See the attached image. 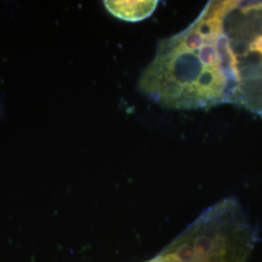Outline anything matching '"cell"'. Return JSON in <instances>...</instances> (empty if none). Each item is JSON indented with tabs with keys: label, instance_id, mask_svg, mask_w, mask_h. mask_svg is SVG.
I'll use <instances>...</instances> for the list:
<instances>
[{
	"label": "cell",
	"instance_id": "cell-1",
	"mask_svg": "<svg viewBox=\"0 0 262 262\" xmlns=\"http://www.w3.org/2000/svg\"><path fill=\"white\" fill-rule=\"evenodd\" d=\"M231 1H209L183 31L161 40L138 89L169 110L234 103L236 76L225 29Z\"/></svg>",
	"mask_w": 262,
	"mask_h": 262
},
{
	"label": "cell",
	"instance_id": "cell-2",
	"mask_svg": "<svg viewBox=\"0 0 262 262\" xmlns=\"http://www.w3.org/2000/svg\"><path fill=\"white\" fill-rule=\"evenodd\" d=\"M256 232L238 201L212 205L158 254L163 262H246Z\"/></svg>",
	"mask_w": 262,
	"mask_h": 262
},
{
	"label": "cell",
	"instance_id": "cell-3",
	"mask_svg": "<svg viewBox=\"0 0 262 262\" xmlns=\"http://www.w3.org/2000/svg\"><path fill=\"white\" fill-rule=\"evenodd\" d=\"M225 29L237 83L233 104L262 118V1H231Z\"/></svg>",
	"mask_w": 262,
	"mask_h": 262
},
{
	"label": "cell",
	"instance_id": "cell-4",
	"mask_svg": "<svg viewBox=\"0 0 262 262\" xmlns=\"http://www.w3.org/2000/svg\"><path fill=\"white\" fill-rule=\"evenodd\" d=\"M158 1H105V7L113 16L126 21L149 18L158 7Z\"/></svg>",
	"mask_w": 262,
	"mask_h": 262
},
{
	"label": "cell",
	"instance_id": "cell-5",
	"mask_svg": "<svg viewBox=\"0 0 262 262\" xmlns=\"http://www.w3.org/2000/svg\"><path fill=\"white\" fill-rule=\"evenodd\" d=\"M146 262H163L162 261V259L159 257V255H156L154 258H151L150 260H148V261Z\"/></svg>",
	"mask_w": 262,
	"mask_h": 262
}]
</instances>
